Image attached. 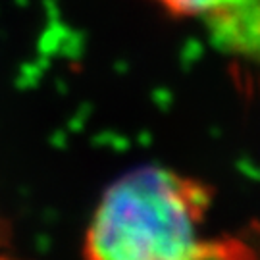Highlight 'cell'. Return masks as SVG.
Listing matches in <instances>:
<instances>
[{
    "mask_svg": "<svg viewBox=\"0 0 260 260\" xmlns=\"http://www.w3.org/2000/svg\"><path fill=\"white\" fill-rule=\"evenodd\" d=\"M212 189L168 168L114 181L94 208L85 260H245L235 243L203 239Z\"/></svg>",
    "mask_w": 260,
    "mask_h": 260,
    "instance_id": "6da1fadb",
    "label": "cell"
},
{
    "mask_svg": "<svg viewBox=\"0 0 260 260\" xmlns=\"http://www.w3.org/2000/svg\"><path fill=\"white\" fill-rule=\"evenodd\" d=\"M206 27L220 50L260 62V0H230Z\"/></svg>",
    "mask_w": 260,
    "mask_h": 260,
    "instance_id": "7a4b0ae2",
    "label": "cell"
},
{
    "mask_svg": "<svg viewBox=\"0 0 260 260\" xmlns=\"http://www.w3.org/2000/svg\"><path fill=\"white\" fill-rule=\"evenodd\" d=\"M156 2L174 16H183V18L201 16L206 21L218 12H222L230 0H156Z\"/></svg>",
    "mask_w": 260,
    "mask_h": 260,
    "instance_id": "3957f363",
    "label": "cell"
}]
</instances>
